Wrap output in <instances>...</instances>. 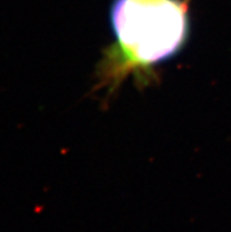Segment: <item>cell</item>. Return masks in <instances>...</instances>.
<instances>
[{"mask_svg":"<svg viewBox=\"0 0 231 232\" xmlns=\"http://www.w3.org/2000/svg\"><path fill=\"white\" fill-rule=\"evenodd\" d=\"M110 24L115 43L103 60L102 76L117 86L128 76H147L184 48L190 0H112Z\"/></svg>","mask_w":231,"mask_h":232,"instance_id":"obj_1","label":"cell"}]
</instances>
